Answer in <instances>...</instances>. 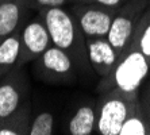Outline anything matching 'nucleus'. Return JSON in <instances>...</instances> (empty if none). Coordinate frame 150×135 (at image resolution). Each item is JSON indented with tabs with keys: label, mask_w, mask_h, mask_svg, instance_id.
<instances>
[{
	"label": "nucleus",
	"mask_w": 150,
	"mask_h": 135,
	"mask_svg": "<svg viewBox=\"0 0 150 135\" xmlns=\"http://www.w3.org/2000/svg\"><path fill=\"white\" fill-rule=\"evenodd\" d=\"M45 20L50 34L52 45L59 47L73 59L79 76L85 80H93L96 73L89 65L87 53V38L84 37L76 22V18L67 7L43 8L38 12Z\"/></svg>",
	"instance_id": "nucleus-1"
},
{
	"label": "nucleus",
	"mask_w": 150,
	"mask_h": 135,
	"mask_svg": "<svg viewBox=\"0 0 150 135\" xmlns=\"http://www.w3.org/2000/svg\"><path fill=\"white\" fill-rule=\"evenodd\" d=\"M149 73L150 64L146 57L138 49L129 45L122 52L111 74L105 78H100L96 85V90L101 93L111 88H119L129 93L139 92V88Z\"/></svg>",
	"instance_id": "nucleus-2"
},
{
	"label": "nucleus",
	"mask_w": 150,
	"mask_h": 135,
	"mask_svg": "<svg viewBox=\"0 0 150 135\" xmlns=\"http://www.w3.org/2000/svg\"><path fill=\"white\" fill-rule=\"evenodd\" d=\"M139 105V92H125L119 88L101 92L96 103L99 135H119L123 122Z\"/></svg>",
	"instance_id": "nucleus-3"
},
{
	"label": "nucleus",
	"mask_w": 150,
	"mask_h": 135,
	"mask_svg": "<svg viewBox=\"0 0 150 135\" xmlns=\"http://www.w3.org/2000/svg\"><path fill=\"white\" fill-rule=\"evenodd\" d=\"M34 73L41 81L54 85H69L79 80L73 59L59 47L52 45L34 62Z\"/></svg>",
	"instance_id": "nucleus-4"
},
{
	"label": "nucleus",
	"mask_w": 150,
	"mask_h": 135,
	"mask_svg": "<svg viewBox=\"0 0 150 135\" xmlns=\"http://www.w3.org/2000/svg\"><path fill=\"white\" fill-rule=\"evenodd\" d=\"M149 4V0H127L115 11L111 27L107 34V39L114 46L119 57L129 46L137 23Z\"/></svg>",
	"instance_id": "nucleus-5"
},
{
	"label": "nucleus",
	"mask_w": 150,
	"mask_h": 135,
	"mask_svg": "<svg viewBox=\"0 0 150 135\" xmlns=\"http://www.w3.org/2000/svg\"><path fill=\"white\" fill-rule=\"evenodd\" d=\"M68 8L76 18L77 24L87 39L107 38L116 10L80 3H70Z\"/></svg>",
	"instance_id": "nucleus-6"
},
{
	"label": "nucleus",
	"mask_w": 150,
	"mask_h": 135,
	"mask_svg": "<svg viewBox=\"0 0 150 135\" xmlns=\"http://www.w3.org/2000/svg\"><path fill=\"white\" fill-rule=\"evenodd\" d=\"M52 46L49 30L45 20L37 12L27 23L21 28V54L18 66H25L34 62Z\"/></svg>",
	"instance_id": "nucleus-7"
},
{
	"label": "nucleus",
	"mask_w": 150,
	"mask_h": 135,
	"mask_svg": "<svg viewBox=\"0 0 150 135\" xmlns=\"http://www.w3.org/2000/svg\"><path fill=\"white\" fill-rule=\"evenodd\" d=\"M22 68L23 66H15L0 80V122L28 101V81Z\"/></svg>",
	"instance_id": "nucleus-8"
},
{
	"label": "nucleus",
	"mask_w": 150,
	"mask_h": 135,
	"mask_svg": "<svg viewBox=\"0 0 150 135\" xmlns=\"http://www.w3.org/2000/svg\"><path fill=\"white\" fill-rule=\"evenodd\" d=\"M35 14L30 0H3L0 3V41L19 31Z\"/></svg>",
	"instance_id": "nucleus-9"
},
{
	"label": "nucleus",
	"mask_w": 150,
	"mask_h": 135,
	"mask_svg": "<svg viewBox=\"0 0 150 135\" xmlns=\"http://www.w3.org/2000/svg\"><path fill=\"white\" fill-rule=\"evenodd\" d=\"M87 53L89 65L100 78L111 74L119 59V54L107 38L87 39Z\"/></svg>",
	"instance_id": "nucleus-10"
},
{
	"label": "nucleus",
	"mask_w": 150,
	"mask_h": 135,
	"mask_svg": "<svg viewBox=\"0 0 150 135\" xmlns=\"http://www.w3.org/2000/svg\"><path fill=\"white\" fill-rule=\"evenodd\" d=\"M98 127V108L93 104H84L76 110L68 122L67 134L92 135Z\"/></svg>",
	"instance_id": "nucleus-11"
},
{
	"label": "nucleus",
	"mask_w": 150,
	"mask_h": 135,
	"mask_svg": "<svg viewBox=\"0 0 150 135\" xmlns=\"http://www.w3.org/2000/svg\"><path fill=\"white\" fill-rule=\"evenodd\" d=\"M21 54V30L0 41V80L18 66Z\"/></svg>",
	"instance_id": "nucleus-12"
},
{
	"label": "nucleus",
	"mask_w": 150,
	"mask_h": 135,
	"mask_svg": "<svg viewBox=\"0 0 150 135\" xmlns=\"http://www.w3.org/2000/svg\"><path fill=\"white\" fill-rule=\"evenodd\" d=\"M31 123L30 101H26L16 112L0 122V135H28Z\"/></svg>",
	"instance_id": "nucleus-13"
},
{
	"label": "nucleus",
	"mask_w": 150,
	"mask_h": 135,
	"mask_svg": "<svg viewBox=\"0 0 150 135\" xmlns=\"http://www.w3.org/2000/svg\"><path fill=\"white\" fill-rule=\"evenodd\" d=\"M129 45L138 49L150 64V4L141 15Z\"/></svg>",
	"instance_id": "nucleus-14"
},
{
	"label": "nucleus",
	"mask_w": 150,
	"mask_h": 135,
	"mask_svg": "<svg viewBox=\"0 0 150 135\" xmlns=\"http://www.w3.org/2000/svg\"><path fill=\"white\" fill-rule=\"evenodd\" d=\"M119 135H150V124L141 108V104L123 122Z\"/></svg>",
	"instance_id": "nucleus-15"
},
{
	"label": "nucleus",
	"mask_w": 150,
	"mask_h": 135,
	"mask_svg": "<svg viewBox=\"0 0 150 135\" xmlns=\"http://www.w3.org/2000/svg\"><path fill=\"white\" fill-rule=\"evenodd\" d=\"M56 119L50 111H41L31 119L28 135H53L56 131Z\"/></svg>",
	"instance_id": "nucleus-16"
},
{
	"label": "nucleus",
	"mask_w": 150,
	"mask_h": 135,
	"mask_svg": "<svg viewBox=\"0 0 150 135\" xmlns=\"http://www.w3.org/2000/svg\"><path fill=\"white\" fill-rule=\"evenodd\" d=\"M139 104L150 124V73L139 88Z\"/></svg>",
	"instance_id": "nucleus-17"
},
{
	"label": "nucleus",
	"mask_w": 150,
	"mask_h": 135,
	"mask_svg": "<svg viewBox=\"0 0 150 135\" xmlns=\"http://www.w3.org/2000/svg\"><path fill=\"white\" fill-rule=\"evenodd\" d=\"M35 12H39L43 8L50 7H67L69 6L70 0H30Z\"/></svg>",
	"instance_id": "nucleus-18"
},
{
	"label": "nucleus",
	"mask_w": 150,
	"mask_h": 135,
	"mask_svg": "<svg viewBox=\"0 0 150 135\" xmlns=\"http://www.w3.org/2000/svg\"><path fill=\"white\" fill-rule=\"evenodd\" d=\"M126 1H127V0H70V3L93 4V6H100V7H105V8H114V10H118Z\"/></svg>",
	"instance_id": "nucleus-19"
},
{
	"label": "nucleus",
	"mask_w": 150,
	"mask_h": 135,
	"mask_svg": "<svg viewBox=\"0 0 150 135\" xmlns=\"http://www.w3.org/2000/svg\"><path fill=\"white\" fill-rule=\"evenodd\" d=\"M1 1H3V0H0V3H1Z\"/></svg>",
	"instance_id": "nucleus-20"
},
{
	"label": "nucleus",
	"mask_w": 150,
	"mask_h": 135,
	"mask_svg": "<svg viewBox=\"0 0 150 135\" xmlns=\"http://www.w3.org/2000/svg\"><path fill=\"white\" fill-rule=\"evenodd\" d=\"M149 3H150V0H149Z\"/></svg>",
	"instance_id": "nucleus-21"
}]
</instances>
